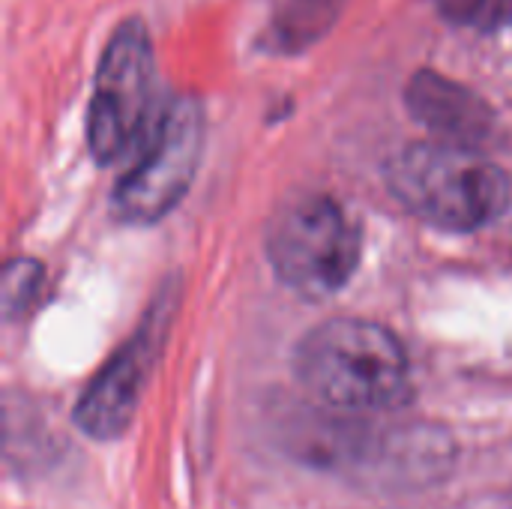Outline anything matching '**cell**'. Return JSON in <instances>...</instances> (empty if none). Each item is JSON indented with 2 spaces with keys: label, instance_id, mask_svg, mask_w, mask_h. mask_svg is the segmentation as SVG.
I'll list each match as a JSON object with an SVG mask.
<instances>
[{
  "label": "cell",
  "instance_id": "obj_1",
  "mask_svg": "<svg viewBox=\"0 0 512 509\" xmlns=\"http://www.w3.org/2000/svg\"><path fill=\"white\" fill-rule=\"evenodd\" d=\"M300 387L327 411L387 414L411 399V366L402 342L375 321L336 318L297 345Z\"/></svg>",
  "mask_w": 512,
  "mask_h": 509
},
{
  "label": "cell",
  "instance_id": "obj_2",
  "mask_svg": "<svg viewBox=\"0 0 512 509\" xmlns=\"http://www.w3.org/2000/svg\"><path fill=\"white\" fill-rule=\"evenodd\" d=\"M387 183L417 219L444 231H477L501 219L512 204V177L480 147L420 141L393 156Z\"/></svg>",
  "mask_w": 512,
  "mask_h": 509
},
{
  "label": "cell",
  "instance_id": "obj_3",
  "mask_svg": "<svg viewBox=\"0 0 512 509\" xmlns=\"http://www.w3.org/2000/svg\"><path fill=\"white\" fill-rule=\"evenodd\" d=\"M333 414L300 426L294 444L306 462L336 468L378 489H426L453 468V441L435 426L372 429L360 426L354 414Z\"/></svg>",
  "mask_w": 512,
  "mask_h": 509
},
{
  "label": "cell",
  "instance_id": "obj_4",
  "mask_svg": "<svg viewBox=\"0 0 512 509\" xmlns=\"http://www.w3.org/2000/svg\"><path fill=\"white\" fill-rule=\"evenodd\" d=\"M360 225L330 195H303L288 201L270 231L267 258L282 285L306 300L339 294L360 264Z\"/></svg>",
  "mask_w": 512,
  "mask_h": 509
},
{
  "label": "cell",
  "instance_id": "obj_5",
  "mask_svg": "<svg viewBox=\"0 0 512 509\" xmlns=\"http://www.w3.org/2000/svg\"><path fill=\"white\" fill-rule=\"evenodd\" d=\"M153 87L156 60L147 24L138 18L117 24L99 57L87 111V144L96 162H120L150 138L159 120H153Z\"/></svg>",
  "mask_w": 512,
  "mask_h": 509
},
{
  "label": "cell",
  "instance_id": "obj_6",
  "mask_svg": "<svg viewBox=\"0 0 512 509\" xmlns=\"http://www.w3.org/2000/svg\"><path fill=\"white\" fill-rule=\"evenodd\" d=\"M204 135L207 120L201 102L192 96L174 99L159 114L138 162L117 183L111 195L114 216L129 225H153L171 213L195 180L204 156Z\"/></svg>",
  "mask_w": 512,
  "mask_h": 509
},
{
  "label": "cell",
  "instance_id": "obj_7",
  "mask_svg": "<svg viewBox=\"0 0 512 509\" xmlns=\"http://www.w3.org/2000/svg\"><path fill=\"white\" fill-rule=\"evenodd\" d=\"M177 291H162L141 327L126 339V345L99 369V375L87 384L75 405V426L93 441L120 438L141 402L144 384L159 360L171 315H174Z\"/></svg>",
  "mask_w": 512,
  "mask_h": 509
},
{
  "label": "cell",
  "instance_id": "obj_8",
  "mask_svg": "<svg viewBox=\"0 0 512 509\" xmlns=\"http://www.w3.org/2000/svg\"><path fill=\"white\" fill-rule=\"evenodd\" d=\"M405 102L441 141L480 147L495 129L492 108L474 90L444 78L441 72H417L405 90Z\"/></svg>",
  "mask_w": 512,
  "mask_h": 509
},
{
  "label": "cell",
  "instance_id": "obj_9",
  "mask_svg": "<svg viewBox=\"0 0 512 509\" xmlns=\"http://www.w3.org/2000/svg\"><path fill=\"white\" fill-rule=\"evenodd\" d=\"M336 6L339 0H282L273 30L285 48L306 45L321 30H327L336 15Z\"/></svg>",
  "mask_w": 512,
  "mask_h": 509
},
{
  "label": "cell",
  "instance_id": "obj_10",
  "mask_svg": "<svg viewBox=\"0 0 512 509\" xmlns=\"http://www.w3.org/2000/svg\"><path fill=\"white\" fill-rule=\"evenodd\" d=\"M42 285V264L30 258H15L3 270V315L15 318L27 312Z\"/></svg>",
  "mask_w": 512,
  "mask_h": 509
},
{
  "label": "cell",
  "instance_id": "obj_11",
  "mask_svg": "<svg viewBox=\"0 0 512 509\" xmlns=\"http://www.w3.org/2000/svg\"><path fill=\"white\" fill-rule=\"evenodd\" d=\"M441 9L459 21V24H471V27H501L512 18V0H438Z\"/></svg>",
  "mask_w": 512,
  "mask_h": 509
}]
</instances>
